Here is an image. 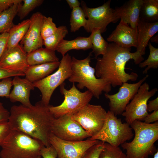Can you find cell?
I'll return each mask as SVG.
<instances>
[{
	"label": "cell",
	"instance_id": "3957f363",
	"mask_svg": "<svg viewBox=\"0 0 158 158\" xmlns=\"http://www.w3.org/2000/svg\"><path fill=\"white\" fill-rule=\"evenodd\" d=\"M130 126L135 132L134 138L121 147L126 150L127 158H146L152 153L158 139V122L146 123L135 120Z\"/></svg>",
	"mask_w": 158,
	"mask_h": 158
},
{
	"label": "cell",
	"instance_id": "f1b7e54d",
	"mask_svg": "<svg viewBox=\"0 0 158 158\" xmlns=\"http://www.w3.org/2000/svg\"><path fill=\"white\" fill-rule=\"evenodd\" d=\"M86 18L81 7L80 6L73 9L70 20L71 32H75L82 27L84 28L87 22Z\"/></svg>",
	"mask_w": 158,
	"mask_h": 158
},
{
	"label": "cell",
	"instance_id": "f35d334b",
	"mask_svg": "<svg viewBox=\"0 0 158 158\" xmlns=\"http://www.w3.org/2000/svg\"><path fill=\"white\" fill-rule=\"evenodd\" d=\"M8 36V32L0 34V59L6 48Z\"/></svg>",
	"mask_w": 158,
	"mask_h": 158
},
{
	"label": "cell",
	"instance_id": "44dd1931",
	"mask_svg": "<svg viewBox=\"0 0 158 158\" xmlns=\"http://www.w3.org/2000/svg\"><path fill=\"white\" fill-rule=\"evenodd\" d=\"M60 61L30 66L25 73V78L34 83L44 78L58 68Z\"/></svg>",
	"mask_w": 158,
	"mask_h": 158
},
{
	"label": "cell",
	"instance_id": "c3c4849f",
	"mask_svg": "<svg viewBox=\"0 0 158 158\" xmlns=\"http://www.w3.org/2000/svg\"><path fill=\"white\" fill-rule=\"evenodd\" d=\"M0 158H1L0 157Z\"/></svg>",
	"mask_w": 158,
	"mask_h": 158
},
{
	"label": "cell",
	"instance_id": "277c9868",
	"mask_svg": "<svg viewBox=\"0 0 158 158\" xmlns=\"http://www.w3.org/2000/svg\"><path fill=\"white\" fill-rule=\"evenodd\" d=\"M92 53L90 52L83 59L72 57L71 74L68 80L73 83H78L77 87L80 89L86 88L93 96L99 99L102 92H110L112 86L104 80L95 76V69L90 64Z\"/></svg>",
	"mask_w": 158,
	"mask_h": 158
},
{
	"label": "cell",
	"instance_id": "5bb4252c",
	"mask_svg": "<svg viewBox=\"0 0 158 158\" xmlns=\"http://www.w3.org/2000/svg\"><path fill=\"white\" fill-rule=\"evenodd\" d=\"M149 76L146 75L138 82L123 83L117 92L113 95L105 93L104 96L109 99L110 111L116 115H121L127 105L136 93L140 85Z\"/></svg>",
	"mask_w": 158,
	"mask_h": 158
},
{
	"label": "cell",
	"instance_id": "4316f807",
	"mask_svg": "<svg viewBox=\"0 0 158 158\" xmlns=\"http://www.w3.org/2000/svg\"><path fill=\"white\" fill-rule=\"evenodd\" d=\"M91 33L89 37L92 45L91 52L94 54L97 58L99 56L103 55L106 53L109 44L102 37L99 30H94Z\"/></svg>",
	"mask_w": 158,
	"mask_h": 158
},
{
	"label": "cell",
	"instance_id": "8d00e7d4",
	"mask_svg": "<svg viewBox=\"0 0 158 158\" xmlns=\"http://www.w3.org/2000/svg\"><path fill=\"white\" fill-rule=\"evenodd\" d=\"M40 155L43 158H57V157L55 150L51 145L44 146L41 150Z\"/></svg>",
	"mask_w": 158,
	"mask_h": 158
},
{
	"label": "cell",
	"instance_id": "ffe728a7",
	"mask_svg": "<svg viewBox=\"0 0 158 158\" xmlns=\"http://www.w3.org/2000/svg\"><path fill=\"white\" fill-rule=\"evenodd\" d=\"M137 28L136 51L143 56L145 54L146 48L150 40L158 31V21L148 23L139 20Z\"/></svg>",
	"mask_w": 158,
	"mask_h": 158
},
{
	"label": "cell",
	"instance_id": "d4e9b609",
	"mask_svg": "<svg viewBox=\"0 0 158 158\" xmlns=\"http://www.w3.org/2000/svg\"><path fill=\"white\" fill-rule=\"evenodd\" d=\"M139 18L140 20L145 22L158 21V0H143Z\"/></svg>",
	"mask_w": 158,
	"mask_h": 158
},
{
	"label": "cell",
	"instance_id": "e575fe53",
	"mask_svg": "<svg viewBox=\"0 0 158 158\" xmlns=\"http://www.w3.org/2000/svg\"><path fill=\"white\" fill-rule=\"evenodd\" d=\"M12 86V79L11 77L2 79L0 81V97L8 98Z\"/></svg>",
	"mask_w": 158,
	"mask_h": 158
},
{
	"label": "cell",
	"instance_id": "f546056e",
	"mask_svg": "<svg viewBox=\"0 0 158 158\" xmlns=\"http://www.w3.org/2000/svg\"><path fill=\"white\" fill-rule=\"evenodd\" d=\"M148 46L150 54L147 59L139 64L141 68L147 67L143 71V74H146L150 68L156 69L158 67V48L154 47L149 42Z\"/></svg>",
	"mask_w": 158,
	"mask_h": 158
},
{
	"label": "cell",
	"instance_id": "8fae6325",
	"mask_svg": "<svg viewBox=\"0 0 158 158\" xmlns=\"http://www.w3.org/2000/svg\"><path fill=\"white\" fill-rule=\"evenodd\" d=\"M149 90L148 84L143 83L122 114L130 125L135 120H142L149 114L147 109L148 101L158 91L156 88Z\"/></svg>",
	"mask_w": 158,
	"mask_h": 158
},
{
	"label": "cell",
	"instance_id": "ee69618b",
	"mask_svg": "<svg viewBox=\"0 0 158 158\" xmlns=\"http://www.w3.org/2000/svg\"><path fill=\"white\" fill-rule=\"evenodd\" d=\"M66 1L70 8L72 9L80 7L81 4V3L78 0H66Z\"/></svg>",
	"mask_w": 158,
	"mask_h": 158
},
{
	"label": "cell",
	"instance_id": "60d3db41",
	"mask_svg": "<svg viewBox=\"0 0 158 158\" xmlns=\"http://www.w3.org/2000/svg\"><path fill=\"white\" fill-rule=\"evenodd\" d=\"M10 114V111L0 102V123L8 121Z\"/></svg>",
	"mask_w": 158,
	"mask_h": 158
},
{
	"label": "cell",
	"instance_id": "b9f144b4",
	"mask_svg": "<svg viewBox=\"0 0 158 158\" xmlns=\"http://www.w3.org/2000/svg\"><path fill=\"white\" fill-rule=\"evenodd\" d=\"M142 120L146 123H151L152 122L158 121V110L153 111L150 114H148Z\"/></svg>",
	"mask_w": 158,
	"mask_h": 158
},
{
	"label": "cell",
	"instance_id": "484cf974",
	"mask_svg": "<svg viewBox=\"0 0 158 158\" xmlns=\"http://www.w3.org/2000/svg\"><path fill=\"white\" fill-rule=\"evenodd\" d=\"M21 2L15 3L8 9L0 13V34L8 33L14 25L13 20L17 15Z\"/></svg>",
	"mask_w": 158,
	"mask_h": 158
},
{
	"label": "cell",
	"instance_id": "7402d4cb",
	"mask_svg": "<svg viewBox=\"0 0 158 158\" xmlns=\"http://www.w3.org/2000/svg\"><path fill=\"white\" fill-rule=\"evenodd\" d=\"M92 45L90 37H78L74 40L63 39L57 46L56 51L64 56L68 51L73 49L86 50L92 49Z\"/></svg>",
	"mask_w": 158,
	"mask_h": 158
},
{
	"label": "cell",
	"instance_id": "9a60e30c",
	"mask_svg": "<svg viewBox=\"0 0 158 158\" xmlns=\"http://www.w3.org/2000/svg\"><path fill=\"white\" fill-rule=\"evenodd\" d=\"M27 53L21 45L6 49L0 59V68L12 72L25 74L30 65Z\"/></svg>",
	"mask_w": 158,
	"mask_h": 158
},
{
	"label": "cell",
	"instance_id": "5b68a950",
	"mask_svg": "<svg viewBox=\"0 0 158 158\" xmlns=\"http://www.w3.org/2000/svg\"><path fill=\"white\" fill-rule=\"evenodd\" d=\"M44 146L40 141L12 129L1 147V158H36Z\"/></svg>",
	"mask_w": 158,
	"mask_h": 158
},
{
	"label": "cell",
	"instance_id": "4fadbf2b",
	"mask_svg": "<svg viewBox=\"0 0 158 158\" xmlns=\"http://www.w3.org/2000/svg\"><path fill=\"white\" fill-rule=\"evenodd\" d=\"M71 116L67 114L54 118L51 132L58 138L67 141H81L90 137L79 124L72 119Z\"/></svg>",
	"mask_w": 158,
	"mask_h": 158
},
{
	"label": "cell",
	"instance_id": "e0dca14e",
	"mask_svg": "<svg viewBox=\"0 0 158 158\" xmlns=\"http://www.w3.org/2000/svg\"><path fill=\"white\" fill-rule=\"evenodd\" d=\"M137 28H131L128 24L120 20L115 29L107 38L121 47L125 48L136 47Z\"/></svg>",
	"mask_w": 158,
	"mask_h": 158
},
{
	"label": "cell",
	"instance_id": "30bf717a",
	"mask_svg": "<svg viewBox=\"0 0 158 158\" xmlns=\"http://www.w3.org/2000/svg\"><path fill=\"white\" fill-rule=\"evenodd\" d=\"M107 112L101 105L88 104L79 111L72 115L73 120L77 122L87 132L90 137L97 134L102 128Z\"/></svg>",
	"mask_w": 158,
	"mask_h": 158
},
{
	"label": "cell",
	"instance_id": "d590c367",
	"mask_svg": "<svg viewBox=\"0 0 158 158\" xmlns=\"http://www.w3.org/2000/svg\"><path fill=\"white\" fill-rule=\"evenodd\" d=\"M12 130L8 121L0 123V146Z\"/></svg>",
	"mask_w": 158,
	"mask_h": 158
},
{
	"label": "cell",
	"instance_id": "ac0fdd59",
	"mask_svg": "<svg viewBox=\"0 0 158 158\" xmlns=\"http://www.w3.org/2000/svg\"><path fill=\"white\" fill-rule=\"evenodd\" d=\"M13 88L8 98L12 102H17L27 106L32 104L30 101V92L35 87L33 83L25 78H21L20 76L14 77L12 79Z\"/></svg>",
	"mask_w": 158,
	"mask_h": 158
},
{
	"label": "cell",
	"instance_id": "d6a6232c",
	"mask_svg": "<svg viewBox=\"0 0 158 158\" xmlns=\"http://www.w3.org/2000/svg\"><path fill=\"white\" fill-rule=\"evenodd\" d=\"M57 28L51 17L43 16L40 27L41 34L43 40L54 33Z\"/></svg>",
	"mask_w": 158,
	"mask_h": 158
},
{
	"label": "cell",
	"instance_id": "bcb514c9",
	"mask_svg": "<svg viewBox=\"0 0 158 158\" xmlns=\"http://www.w3.org/2000/svg\"><path fill=\"white\" fill-rule=\"evenodd\" d=\"M153 158H158V151L157 150V152L154 154Z\"/></svg>",
	"mask_w": 158,
	"mask_h": 158
},
{
	"label": "cell",
	"instance_id": "74e56055",
	"mask_svg": "<svg viewBox=\"0 0 158 158\" xmlns=\"http://www.w3.org/2000/svg\"><path fill=\"white\" fill-rule=\"evenodd\" d=\"M22 1V0H0V13L8 9L15 3Z\"/></svg>",
	"mask_w": 158,
	"mask_h": 158
},
{
	"label": "cell",
	"instance_id": "7a4b0ae2",
	"mask_svg": "<svg viewBox=\"0 0 158 158\" xmlns=\"http://www.w3.org/2000/svg\"><path fill=\"white\" fill-rule=\"evenodd\" d=\"M130 51L131 48L122 47L114 42L109 44L106 53L101 57L97 58L95 68L97 78L104 80L114 87L129 80H136L138 74L133 72L127 73L125 66L130 59L138 64L144 58L139 52Z\"/></svg>",
	"mask_w": 158,
	"mask_h": 158
},
{
	"label": "cell",
	"instance_id": "836d02e7",
	"mask_svg": "<svg viewBox=\"0 0 158 158\" xmlns=\"http://www.w3.org/2000/svg\"><path fill=\"white\" fill-rule=\"evenodd\" d=\"M104 142L99 141L97 143L88 150L82 158H99L100 155L104 149Z\"/></svg>",
	"mask_w": 158,
	"mask_h": 158
},
{
	"label": "cell",
	"instance_id": "d6986e66",
	"mask_svg": "<svg viewBox=\"0 0 158 158\" xmlns=\"http://www.w3.org/2000/svg\"><path fill=\"white\" fill-rule=\"evenodd\" d=\"M142 1L143 0H130L126 2L115 9L116 16L120 20L130 25L131 28H137Z\"/></svg>",
	"mask_w": 158,
	"mask_h": 158
},
{
	"label": "cell",
	"instance_id": "2e32d148",
	"mask_svg": "<svg viewBox=\"0 0 158 158\" xmlns=\"http://www.w3.org/2000/svg\"><path fill=\"white\" fill-rule=\"evenodd\" d=\"M43 15L40 12L33 13L30 17L29 27L20 45L28 54L42 47L43 40L40 32V27Z\"/></svg>",
	"mask_w": 158,
	"mask_h": 158
},
{
	"label": "cell",
	"instance_id": "603a6c76",
	"mask_svg": "<svg viewBox=\"0 0 158 158\" xmlns=\"http://www.w3.org/2000/svg\"><path fill=\"white\" fill-rule=\"evenodd\" d=\"M55 51L45 47L34 50L27 55V61L30 66L58 61Z\"/></svg>",
	"mask_w": 158,
	"mask_h": 158
},
{
	"label": "cell",
	"instance_id": "6da1fadb",
	"mask_svg": "<svg viewBox=\"0 0 158 158\" xmlns=\"http://www.w3.org/2000/svg\"><path fill=\"white\" fill-rule=\"evenodd\" d=\"M49 106L40 101L30 106L22 104L12 106L8 121L12 129L40 141L44 146H50L49 138L54 118L49 111Z\"/></svg>",
	"mask_w": 158,
	"mask_h": 158
},
{
	"label": "cell",
	"instance_id": "ab89813d",
	"mask_svg": "<svg viewBox=\"0 0 158 158\" xmlns=\"http://www.w3.org/2000/svg\"><path fill=\"white\" fill-rule=\"evenodd\" d=\"M16 76H25L23 73L10 72L0 68V80Z\"/></svg>",
	"mask_w": 158,
	"mask_h": 158
},
{
	"label": "cell",
	"instance_id": "7bdbcfd3",
	"mask_svg": "<svg viewBox=\"0 0 158 158\" xmlns=\"http://www.w3.org/2000/svg\"><path fill=\"white\" fill-rule=\"evenodd\" d=\"M147 109L148 112H151L158 110V97L149 101L147 104Z\"/></svg>",
	"mask_w": 158,
	"mask_h": 158
},
{
	"label": "cell",
	"instance_id": "cb8c5ba5",
	"mask_svg": "<svg viewBox=\"0 0 158 158\" xmlns=\"http://www.w3.org/2000/svg\"><path fill=\"white\" fill-rule=\"evenodd\" d=\"M30 19L23 20L17 25H14L10 30L6 49L15 47L19 44L25 35L29 27Z\"/></svg>",
	"mask_w": 158,
	"mask_h": 158
},
{
	"label": "cell",
	"instance_id": "7dc6e473",
	"mask_svg": "<svg viewBox=\"0 0 158 158\" xmlns=\"http://www.w3.org/2000/svg\"><path fill=\"white\" fill-rule=\"evenodd\" d=\"M41 156L40 155V156H38L36 158H41Z\"/></svg>",
	"mask_w": 158,
	"mask_h": 158
},
{
	"label": "cell",
	"instance_id": "9c48e42d",
	"mask_svg": "<svg viewBox=\"0 0 158 158\" xmlns=\"http://www.w3.org/2000/svg\"><path fill=\"white\" fill-rule=\"evenodd\" d=\"M111 0H109L99 7H88L82 1L81 4L86 17L87 18L84 29L91 33L95 29H99L101 34L105 32L107 26L111 23H115L119 20L115 9L110 7Z\"/></svg>",
	"mask_w": 158,
	"mask_h": 158
},
{
	"label": "cell",
	"instance_id": "f6af8a7d",
	"mask_svg": "<svg viewBox=\"0 0 158 158\" xmlns=\"http://www.w3.org/2000/svg\"><path fill=\"white\" fill-rule=\"evenodd\" d=\"M158 35L156 36L155 37L153 36L151 39L150 40L151 41V42H155L156 43H157L158 40Z\"/></svg>",
	"mask_w": 158,
	"mask_h": 158
},
{
	"label": "cell",
	"instance_id": "ba28073f",
	"mask_svg": "<svg viewBox=\"0 0 158 158\" xmlns=\"http://www.w3.org/2000/svg\"><path fill=\"white\" fill-rule=\"evenodd\" d=\"M72 57L67 53L62 56L57 70L44 78L33 83L35 87L40 91L41 101L49 105L51 96L55 90L70 77L71 72Z\"/></svg>",
	"mask_w": 158,
	"mask_h": 158
},
{
	"label": "cell",
	"instance_id": "4dcf8cb0",
	"mask_svg": "<svg viewBox=\"0 0 158 158\" xmlns=\"http://www.w3.org/2000/svg\"><path fill=\"white\" fill-rule=\"evenodd\" d=\"M23 4L20 5L17 15L20 20L24 19L35 8L41 5L43 0H23Z\"/></svg>",
	"mask_w": 158,
	"mask_h": 158
},
{
	"label": "cell",
	"instance_id": "7c38bea8",
	"mask_svg": "<svg viewBox=\"0 0 158 158\" xmlns=\"http://www.w3.org/2000/svg\"><path fill=\"white\" fill-rule=\"evenodd\" d=\"M49 140L57 152V158H82L88 150L99 141L90 138L79 141H67L58 138L51 132Z\"/></svg>",
	"mask_w": 158,
	"mask_h": 158
},
{
	"label": "cell",
	"instance_id": "83f0119b",
	"mask_svg": "<svg viewBox=\"0 0 158 158\" xmlns=\"http://www.w3.org/2000/svg\"><path fill=\"white\" fill-rule=\"evenodd\" d=\"M68 33V30L66 26H60L54 33L43 40V45L45 48L55 51L58 45Z\"/></svg>",
	"mask_w": 158,
	"mask_h": 158
},
{
	"label": "cell",
	"instance_id": "52a82bcc",
	"mask_svg": "<svg viewBox=\"0 0 158 158\" xmlns=\"http://www.w3.org/2000/svg\"><path fill=\"white\" fill-rule=\"evenodd\" d=\"M63 83L60 86V93L64 97L62 103L57 106H49V111L55 118L66 115L75 114L89 104L93 96L88 90L84 92H80L75 83H73L69 90L66 89Z\"/></svg>",
	"mask_w": 158,
	"mask_h": 158
},
{
	"label": "cell",
	"instance_id": "1f68e13d",
	"mask_svg": "<svg viewBox=\"0 0 158 158\" xmlns=\"http://www.w3.org/2000/svg\"><path fill=\"white\" fill-rule=\"evenodd\" d=\"M104 148L101 152L99 158H127L119 147L112 146L104 142Z\"/></svg>",
	"mask_w": 158,
	"mask_h": 158
},
{
	"label": "cell",
	"instance_id": "8992f818",
	"mask_svg": "<svg viewBox=\"0 0 158 158\" xmlns=\"http://www.w3.org/2000/svg\"><path fill=\"white\" fill-rule=\"evenodd\" d=\"M129 124L122 123L121 119L118 118L114 113L109 111L101 130L90 138L119 147L133 138L134 134Z\"/></svg>",
	"mask_w": 158,
	"mask_h": 158
}]
</instances>
